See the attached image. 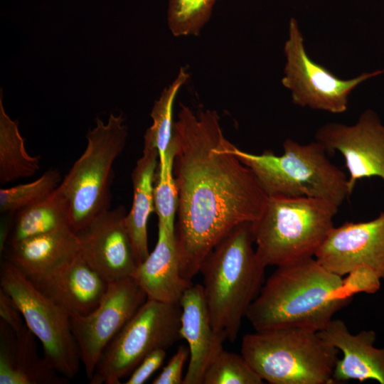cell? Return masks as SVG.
Instances as JSON below:
<instances>
[{"label": "cell", "instance_id": "3", "mask_svg": "<svg viewBox=\"0 0 384 384\" xmlns=\"http://www.w3.org/2000/svg\"><path fill=\"white\" fill-rule=\"evenodd\" d=\"M254 243L252 223L237 225L208 254L199 272L213 328L230 342L265 282V267Z\"/></svg>", "mask_w": 384, "mask_h": 384}, {"label": "cell", "instance_id": "6", "mask_svg": "<svg viewBox=\"0 0 384 384\" xmlns=\"http://www.w3.org/2000/svg\"><path fill=\"white\" fill-rule=\"evenodd\" d=\"M338 350L319 331L301 327L255 331L245 334L240 352L270 384H331Z\"/></svg>", "mask_w": 384, "mask_h": 384}, {"label": "cell", "instance_id": "22", "mask_svg": "<svg viewBox=\"0 0 384 384\" xmlns=\"http://www.w3.org/2000/svg\"><path fill=\"white\" fill-rule=\"evenodd\" d=\"M9 215L4 247L28 238L70 228L69 202L57 188L44 199Z\"/></svg>", "mask_w": 384, "mask_h": 384}, {"label": "cell", "instance_id": "27", "mask_svg": "<svg viewBox=\"0 0 384 384\" xmlns=\"http://www.w3.org/2000/svg\"><path fill=\"white\" fill-rule=\"evenodd\" d=\"M263 381L241 354L223 349L207 368L202 384H262Z\"/></svg>", "mask_w": 384, "mask_h": 384}, {"label": "cell", "instance_id": "28", "mask_svg": "<svg viewBox=\"0 0 384 384\" xmlns=\"http://www.w3.org/2000/svg\"><path fill=\"white\" fill-rule=\"evenodd\" d=\"M154 185V208L161 223L175 233L178 210V189L174 175V148L171 145L164 165L158 166Z\"/></svg>", "mask_w": 384, "mask_h": 384}, {"label": "cell", "instance_id": "17", "mask_svg": "<svg viewBox=\"0 0 384 384\" xmlns=\"http://www.w3.org/2000/svg\"><path fill=\"white\" fill-rule=\"evenodd\" d=\"M180 304V334L188 342L190 352L183 384H202L207 368L223 350L225 338L213 328L201 284H193L188 288Z\"/></svg>", "mask_w": 384, "mask_h": 384}, {"label": "cell", "instance_id": "13", "mask_svg": "<svg viewBox=\"0 0 384 384\" xmlns=\"http://www.w3.org/2000/svg\"><path fill=\"white\" fill-rule=\"evenodd\" d=\"M124 206L108 209L76 232L79 253L107 282L132 277L138 263Z\"/></svg>", "mask_w": 384, "mask_h": 384}, {"label": "cell", "instance_id": "10", "mask_svg": "<svg viewBox=\"0 0 384 384\" xmlns=\"http://www.w3.org/2000/svg\"><path fill=\"white\" fill-rule=\"evenodd\" d=\"M297 21L291 18L284 46L286 63L282 84L289 90L295 105L333 114L348 110L352 91L368 79L384 74V69L365 72L348 80L334 75L308 55Z\"/></svg>", "mask_w": 384, "mask_h": 384}, {"label": "cell", "instance_id": "11", "mask_svg": "<svg viewBox=\"0 0 384 384\" xmlns=\"http://www.w3.org/2000/svg\"><path fill=\"white\" fill-rule=\"evenodd\" d=\"M147 297L132 277L108 282L99 305L85 315L70 316V328L90 380L104 350Z\"/></svg>", "mask_w": 384, "mask_h": 384}, {"label": "cell", "instance_id": "5", "mask_svg": "<svg viewBox=\"0 0 384 384\" xmlns=\"http://www.w3.org/2000/svg\"><path fill=\"white\" fill-rule=\"evenodd\" d=\"M337 206L310 197L268 196L252 223L255 252L266 267L314 257L334 227Z\"/></svg>", "mask_w": 384, "mask_h": 384}, {"label": "cell", "instance_id": "19", "mask_svg": "<svg viewBox=\"0 0 384 384\" xmlns=\"http://www.w3.org/2000/svg\"><path fill=\"white\" fill-rule=\"evenodd\" d=\"M147 299L164 303H180L192 282L181 273L175 233L158 223V239L154 249L132 276Z\"/></svg>", "mask_w": 384, "mask_h": 384}, {"label": "cell", "instance_id": "24", "mask_svg": "<svg viewBox=\"0 0 384 384\" xmlns=\"http://www.w3.org/2000/svg\"><path fill=\"white\" fill-rule=\"evenodd\" d=\"M188 78L189 74L181 68L172 83L164 89L151 110L153 123L146 129L144 139L150 141L156 148L159 165H163L166 161L173 137L174 101L178 90Z\"/></svg>", "mask_w": 384, "mask_h": 384}, {"label": "cell", "instance_id": "18", "mask_svg": "<svg viewBox=\"0 0 384 384\" xmlns=\"http://www.w3.org/2000/svg\"><path fill=\"white\" fill-rule=\"evenodd\" d=\"M26 324L15 332L0 320V384H65L60 375L37 350Z\"/></svg>", "mask_w": 384, "mask_h": 384}, {"label": "cell", "instance_id": "9", "mask_svg": "<svg viewBox=\"0 0 384 384\" xmlns=\"http://www.w3.org/2000/svg\"><path fill=\"white\" fill-rule=\"evenodd\" d=\"M0 286L41 343L43 356L60 375L69 380L74 378L81 359L71 331L70 316L4 258L1 261Z\"/></svg>", "mask_w": 384, "mask_h": 384}, {"label": "cell", "instance_id": "12", "mask_svg": "<svg viewBox=\"0 0 384 384\" xmlns=\"http://www.w3.org/2000/svg\"><path fill=\"white\" fill-rule=\"evenodd\" d=\"M315 140L328 152L338 151L343 156L351 193L362 178L377 176L384 181V124L373 110L363 112L352 125L323 124L316 130Z\"/></svg>", "mask_w": 384, "mask_h": 384}, {"label": "cell", "instance_id": "30", "mask_svg": "<svg viewBox=\"0 0 384 384\" xmlns=\"http://www.w3.org/2000/svg\"><path fill=\"white\" fill-rule=\"evenodd\" d=\"M190 356L188 347L179 346L161 372L152 381V384H181L183 370Z\"/></svg>", "mask_w": 384, "mask_h": 384}, {"label": "cell", "instance_id": "26", "mask_svg": "<svg viewBox=\"0 0 384 384\" xmlns=\"http://www.w3.org/2000/svg\"><path fill=\"white\" fill-rule=\"evenodd\" d=\"M216 0H168L167 23L174 36H198Z\"/></svg>", "mask_w": 384, "mask_h": 384}, {"label": "cell", "instance_id": "8", "mask_svg": "<svg viewBox=\"0 0 384 384\" xmlns=\"http://www.w3.org/2000/svg\"><path fill=\"white\" fill-rule=\"evenodd\" d=\"M181 306L149 299L104 350L91 384H119L150 352L167 350L181 338Z\"/></svg>", "mask_w": 384, "mask_h": 384}, {"label": "cell", "instance_id": "25", "mask_svg": "<svg viewBox=\"0 0 384 384\" xmlns=\"http://www.w3.org/2000/svg\"><path fill=\"white\" fill-rule=\"evenodd\" d=\"M62 181L56 169H49L36 180L0 190L1 213L12 214L50 196Z\"/></svg>", "mask_w": 384, "mask_h": 384}, {"label": "cell", "instance_id": "4", "mask_svg": "<svg viewBox=\"0 0 384 384\" xmlns=\"http://www.w3.org/2000/svg\"><path fill=\"white\" fill-rule=\"evenodd\" d=\"M229 149L250 169L267 196L310 197L340 207L351 194L348 176L319 141L300 144L287 139L281 155L271 150L252 154L233 144Z\"/></svg>", "mask_w": 384, "mask_h": 384}, {"label": "cell", "instance_id": "2", "mask_svg": "<svg viewBox=\"0 0 384 384\" xmlns=\"http://www.w3.org/2000/svg\"><path fill=\"white\" fill-rule=\"evenodd\" d=\"M342 280L314 257L278 266L246 318L255 331L301 327L320 331L352 300L343 294Z\"/></svg>", "mask_w": 384, "mask_h": 384}, {"label": "cell", "instance_id": "21", "mask_svg": "<svg viewBox=\"0 0 384 384\" xmlns=\"http://www.w3.org/2000/svg\"><path fill=\"white\" fill-rule=\"evenodd\" d=\"M159 166V154L155 146L144 139L143 154L132 174L133 199L125 217V225L130 236L138 265L149 255L147 223L154 208V181Z\"/></svg>", "mask_w": 384, "mask_h": 384}, {"label": "cell", "instance_id": "32", "mask_svg": "<svg viewBox=\"0 0 384 384\" xmlns=\"http://www.w3.org/2000/svg\"><path fill=\"white\" fill-rule=\"evenodd\" d=\"M0 316L15 332L20 331L26 325L23 316L12 300L2 289H0Z\"/></svg>", "mask_w": 384, "mask_h": 384}, {"label": "cell", "instance_id": "1", "mask_svg": "<svg viewBox=\"0 0 384 384\" xmlns=\"http://www.w3.org/2000/svg\"><path fill=\"white\" fill-rule=\"evenodd\" d=\"M172 144L178 189L175 238L181 275L191 281L229 232L259 218L268 196L250 169L230 151L215 110L194 112L181 105Z\"/></svg>", "mask_w": 384, "mask_h": 384}, {"label": "cell", "instance_id": "23", "mask_svg": "<svg viewBox=\"0 0 384 384\" xmlns=\"http://www.w3.org/2000/svg\"><path fill=\"white\" fill-rule=\"evenodd\" d=\"M40 168V156H31L18 129V121L6 113L0 95V183L33 176Z\"/></svg>", "mask_w": 384, "mask_h": 384}, {"label": "cell", "instance_id": "16", "mask_svg": "<svg viewBox=\"0 0 384 384\" xmlns=\"http://www.w3.org/2000/svg\"><path fill=\"white\" fill-rule=\"evenodd\" d=\"M33 283L70 316L93 311L108 287V282L80 253L55 272Z\"/></svg>", "mask_w": 384, "mask_h": 384}, {"label": "cell", "instance_id": "29", "mask_svg": "<svg viewBox=\"0 0 384 384\" xmlns=\"http://www.w3.org/2000/svg\"><path fill=\"white\" fill-rule=\"evenodd\" d=\"M380 279L371 268L359 266L349 272L346 278H343L342 291L349 298L360 292L375 293L380 287Z\"/></svg>", "mask_w": 384, "mask_h": 384}, {"label": "cell", "instance_id": "20", "mask_svg": "<svg viewBox=\"0 0 384 384\" xmlns=\"http://www.w3.org/2000/svg\"><path fill=\"white\" fill-rule=\"evenodd\" d=\"M4 258L31 282L55 272L79 255L76 233L67 227L6 246Z\"/></svg>", "mask_w": 384, "mask_h": 384}, {"label": "cell", "instance_id": "31", "mask_svg": "<svg viewBox=\"0 0 384 384\" xmlns=\"http://www.w3.org/2000/svg\"><path fill=\"white\" fill-rule=\"evenodd\" d=\"M166 350L158 348L148 353L135 367L129 375L126 384H142L162 365Z\"/></svg>", "mask_w": 384, "mask_h": 384}, {"label": "cell", "instance_id": "14", "mask_svg": "<svg viewBox=\"0 0 384 384\" xmlns=\"http://www.w3.org/2000/svg\"><path fill=\"white\" fill-rule=\"evenodd\" d=\"M314 257L341 277L356 267L366 266L384 279V211L368 221L334 226Z\"/></svg>", "mask_w": 384, "mask_h": 384}, {"label": "cell", "instance_id": "15", "mask_svg": "<svg viewBox=\"0 0 384 384\" xmlns=\"http://www.w3.org/2000/svg\"><path fill=\"white\" fill-rule=\"evenodd\" d=\"M319 333L326 343L343 353L334 370V383L375 380L384 384V348L373 346L376 339L374 331L363 330L353 334L342 320L332 319Z\"/></svg>", "mask_w": 384, "mask_h": 384}, {"label": "cell", "instance_id": "7", "mask_svg": "<svg viewBox=\"0 0 384 384\" xmlns=\"http://www.w3.org/2000/svg\"><path fill=\"white\" fill-rule=\"evenodd\" d=\"M127 137L122 114L111 113L107 123L97 117L96 126L87 132L84 152L57 188L69 202L70 225L75 233L110 209L112 166Z\"/></svg>", "mask_w": 384, "mask_h": 384}]
</instances>
